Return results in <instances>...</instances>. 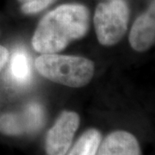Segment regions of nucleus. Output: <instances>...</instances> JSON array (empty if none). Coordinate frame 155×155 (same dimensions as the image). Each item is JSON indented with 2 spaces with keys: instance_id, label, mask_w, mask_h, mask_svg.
I'll return each instance as SVG.
<instances>
[{
  "instance_id": "obj_6",
  "label": "nucleus",
  "mask_w": 155,
  "mask_h": 155,
  "mask_svg": "<svg viewBox=\"0 0 155 155\" xmlns=\"http://www.w3.org/2000/svg\"><path fill=\"white\" fill-rule=\"evenodd\" d=\"M154 3L148 11L135 20L129 35V43L134 49L144 52L150 48L155 40Z\"/></svg>"
},
{
  "instance_id": "obj_8",
  "label": "nucleus",
  "mask_w": 155,
  "mask_h": 155,
  "mask_svg": "<svg viewBox=\"0 0 155 155\" xmlns=\"http://www.w3.org/2000/svg\"><path fill=\"white\" fill-rule=\"evenodd\" d=\"M102 135L98 130L91 128L78 138L68 155H96Z\"/></svg>"
},
{
  "instance_id": "obj_3",
  "label": "nucleus",
  "mask_w": 155,
  "mask_h": 155,
  "mask_svg": "<svg viewBox=\"0 0 155 155\" xmlns=\"http://www.w3.org/2000/svg\"><path fill=\"white\" fill-rule=\"evenodd\" d=\"M129 19V8L124 0L100 3L96 8L94 26L97 40L104 46H112L124 36Z\"/></svg>"
},
{
  "instance_id": "obj_2",
  "label": "nucleus",
  "mask_w": 155,
  "mask_h": 155,
  "mask_svg": "<svg viewBox=\"0 0 155 155\" xmlns=\"http://www.w3.org/2000/svg\"><path fill=\"white\" fill-rule=\"evenodd\" d=\"M35 67L43 77L54 83L69 87H82L91 80L94 63L80 56L42 54L38 57Z\"/></svg>"
},
{
  "instance_id": "obj_11",
  "label": "nucleus",
  "mask_w": 155,
  "mask_h": 155,
  "mask_svg": "<svg viewBox=\"0 0 155 155\" xmlns=\"http://www.w3.org/2000/svg\"><path fill=\"white\" fill-rule=\"evenodd\" d=\"M9 59V52L5 48L0 45V72L5 67L7 61Z\"/></svg>"
},
{
  "instance_id": "obj_7",
  "label": "nucleus",
  "mask_w": 155,
  "mask_h": 155,
  "mask_svg": "<svg viewBox=\"0 0 155 155\" xmlns=\"http://www.w3.org/2000/svg\"><path fill=\"white\" fill-rule=\"evenodd\" d=\"M96 155H141L137 139L126 131L110 134L100 142Z\"/></svg>"
},
{
  "instance_id": "obj_4",
  "label": "nucleus",
  "mask_w": 155,
  "mask_h": 155,
  "mask_svg": "<svg viewBox=\"0 0 155 155\" xmlns=\"http://www.w3.org/2000/svg\"><path fill=\"white\" fill-rule=\"evenodd\" d=\"M79 123L80 118L77 113L72 111L62 112L47 135V154H66L71 147Z\"/></svg>"
},
{
  "instance_id": "obj_9",
  "label": "nucleus",
  "mask_w": 155,
  "mask_h": 155,
  "mask_svg": "<svg viewBox=\"0 0 155 155\" xmlns=\"http://www.w3.org/2000/svg\"><path fill=\"white\" fill-rule=\"evenodd\" d=\"M11 71L13 78L19 83L26 82L30 76L27 55L21 51L15 53L11 59Z\"/></svg>"
},
{
  "instance_id": "obj_10",
  "label": "nucleus",
  "mask_w": 155,
  "mask_h": 155,
  "mask_svg": "<svg viewBox=\"0 0 155 155\" xmlns=\"http://www.w3.org/2000/svg\"><path fill=\"white\" fill-rule=\"evenodd\" d=\"M22 3L21 10L24 14H34L46 9L54 0H18Z\"/></svg>"
},
{
  "instance_id": "obj_5",
  "label": "nucleus",
  "mask_w": 155,
  "mask_h": 155,
  "mask_svg": "<svg viewBox=\"0 0 155 155\" xmlns=\"http://www.w3.org/2000/svg\"><path fill=\"white\" fill-rule=\"evenodd\" d=\"M43 112L36 104H29L22 114L8 113L0 116V132L6 135H20L41 126Z\"/></svg>"
},
{
  "instance_id": "obj_1",
  "label": "nucleus",
  "mask_w": 155,
  "mask_h": 155,
  "mask_svg": "<svg viewBox=\"0 0 155 155\" xmlns=\"http://www.w3.org/2000/svg\"><path fill=\"white\" fill-rule=\"evenodd\" d=\"M89 23L90 13L83 5L59 6L39 22L32 39L34 48L42 54L59 53L71 41L84 37Z\"/></svg>"
}]
</instances>
